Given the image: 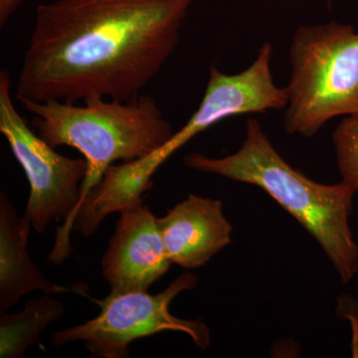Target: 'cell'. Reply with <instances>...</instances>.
<instances>
[{"label": "cell", "mask_w": 358, "mask_h": 358, "mask_svg": "<svg viewBox=\"0 0 358 358\" xmlns=\"http://www.w3.org/2000/svg\"><path fill=\"white\" fill-rule=\"evenodd\" d=\"M21 103L36 117L34 127L42 140L54 148H76L86 159L88 169L76 213L114 162L143 159L174 133L155 99L147 95L131 101L95 96L83 105L57 100Z\"/></svg>", "instance_id": "3"}, {"label": "cell", "mask_w": 358, "mask_h": 358, "mask_svg": "<svg viewBox=\"0 0 358 358\" xmlns=\"http://www.w3.org/2000/svg\"><path fill=\"white\" fill-rule=\"evenodd\" d=\"M197 284L196 275L185 272L157 294L148 291H110L103 300L92 299L100 313L84 324L56 331L52 334L51 345L60 348L83 341L93 357L126 358L129 345L136 339L176 331L189 336L200 350H206L211 343V331L206 324L180 319L169 310L179 294L194 289Z\"/></svg>", "instance_id": "7"}, {"label": "cell", "mask_w": 358, "mask_h": 358, "mask_svg": "<svg viewBox=\"0 0 358 358\" xmlns=\"http://www.w3.org/2000/svg\"><path fill=\"white\" fill-rule=\"evenodd\" d=\"M289 53L287 133L312 138L329 120L358 115V33L352 25L301 26Z\"/></svg>", "instance_id": "5"}, {"label": "cell", "mask_w": 358, "mask_h": 358, "mask_svg": "<svg viewBox=\"0 0 358 358\" xmlns=\"http://www.w3.org/2000/svg\"><path fill=\"white\" fill-rule=\"evenodd\" d=\"M0 133L8 141L29 182L24 213L31 220L33 229L41 234L52 221H63L48 259L54 264L64 262L72 252L70 233L88 169L86 159L58 154L28 128L13 105L6 70L0 72Z\"/></svg>", "instance_id": "6"}, {"label": "cell", "mask_w": 358, "mask_h": 358, "mask_svg": "<svg viewBox=\"0 0 358 358\" xmlns=\"http://www.w3.org/2000/svg\"><path fill=\"white\" fill-rule=\"evenodd\" d=\"M194 171L257 186L293 216L319 243L343 284L358 274V243L350 218L357 190L341 180L322 185L289 166L256 119L246 122V136L234 154L213 159L199 152L185 155Z\"/></svg>", "instance_id": "2"}, {"label": "cell", "mask_w": 358, "mask_h": 358, "mask_svg": "<svg viewBox=\"0 0 358 358\" xmlns=\"http://www.w3.org/2000/svg\"><path fill=\"white\" fill-rule=\"evenodd\" d=\"M31 220L18 216L6 193L0 194V313H6L25 294L34 291L59 294L69 288L47 280L28 253Z\"/></svg>", "instance_id": "10"}, {"label": "cell", "mask_w": 358, "mask_h": 358, "mask_svg": "<svg viewBox=\"0 0 358 358\" xmlns=\"http://www.w3.org/2000/svg\"><path fill=\"white\" fill-rule=\"evenodd\" d=\"M333 143L343 181L358 193V115H348L336 127Z\"/></svg>", "instance_id": "12"}, {"label": "cell", "mask_w": 358, "mask_h": 358, "mask_svg": "<svg viewBox=\"0 0 358 358\" xmlns=\"http://www.w3.org/2000/svg\"><path fill=\"white\" fill-rule=\"evenodd\" d=\"M272 54V45L263 44L253 64L238 74H225L211 65L203 99L185 126L148 157L108 169L98 185L103 203L112 211H120L143 200L152 187V178L157 169L194 136L223 120L286 109V92L273 80Z\"/></svg>", "instance_id": "4"}, {"label": "cell", "mask_w": 358, "mask_h": 358, "mask_svg": "<svg viewBox=\"0 0 358 358\" xmlns=\"http://www.w3.org/2000/svg\"><path fill=\"white\" fill-rule=\"evenodd\" d=\"M102 259L110 291H148L166 274L171 262L160 232L159 217L143 200L122 208Z\"/></svg>", "instance_id": "8"}, {"label": "cell", "mask_w": 358, "mask_h": 358, "mask_svg": "<svg viewBox=\"0 0 358 358\" xmlns=\"http://www.w3.org/2000/svg\"><path fill=\"white\" fill-rule=\"evenodd\" d=\"M43 294L26 301L15 313L0 315V357L22 358L26 350L39 343L40 334L64 315V305Z\"/></svg>", "instance_id": "11"}, {"label": "cell", "mask_w": 358, "mask_h": 358, "mask_svg": "<svg viewBox=\"0 0 358 358\" xmlns=\"http://www.w3.org/2000/svg\"><path fill=\"white\" fill-rule=\"evenodd\" d=\"M22 3V0H0V26L4 27L10 16Z\"/></svg>", "instance_id": "13"}, {"label": "cell", "mask_w": 358, "mask_h": 358, "mask_svg": "<svg viewBox=\"0 0 358 358\" xmlns=\"http://www.w3.org/2000/svg\"><path fill=\"white\" fill-rule=\"evenodd\" d=\"M159 222L169 261L186 270L203 267L232 241L220 200L190 194Z\"/></svg>", "instance_id": "9"}, {"label": "cell", "mask_w": 358, "mask_h": 358, "mask_svg": "<svg viewBox=\"0 0 358 358\" xmlns=\"http://www.w3.org/2000/svg\"><path fill=\"white\" fill-rule=\"evenodd\" d=\"M195 0L39 4L15 96L20 103L131 101L173 55Z\"/></svg>", "instance_id": "1"}]
</instances>
